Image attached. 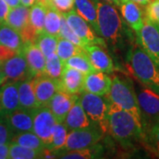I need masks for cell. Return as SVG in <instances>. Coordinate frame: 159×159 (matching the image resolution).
<instances>
[{
    "label": "cell",
    "instance_id": "cell-2",
    "mask_svg": "<svg viewBox=\"0 0 159 159\" xmlns=\"http://www.w3.org/2000/svg\"><path fill=\"white\" fill-rule=\"evenodd\" d=\"M128 62L137 79L159 94L158 66L142 46L133 45L128 53Z\"/></svg>",
    "mask_w": 159,
    "mask_h": 159
},
{
    "label": "cell",
    "instance_id": "cell-38",
    "mask_svg": "<svg viewBox=\"0 0 159 159\" xmlns=\"http://www.w3.org/2000/svg\"><path fill=\"white\" fill-rule=\"evenodd\" d=\"M148 142L155 154L159 157V121L151 127L148 134Z\"/></svg>",
    "mask_w": 159,
    "mask_h": 159
},
{
    "label": "cell",
    "instance_id": "cell-13",
    "mask_svg": "<svg viewBox=\"0 0 159 159\" xmlns=\"http://www.w3.org/2000/svg\"><path fill=\"white\" fill-rule=\"evenodd\" d=\"M19 82L8 81L0 87V118H5L20 108Z\"/></svg>",
    "mask_w": 159,
    "mask_h": 159
},
{
    "label": "cell",
    "instance_id": "cell-8",
    "mask_svg": "<svg viewBox=\"0 0 159 159\" xmlns=\"http://www.w3.org/2000/svg\"><path fill=\"white\" fill-rule=\"evenodd\" d=\"M140 45L146 51L159 67V28L147 18L142 29L137 33Z\"/></svg>",
    "mask_w": 159,
    "mask_h": 159
},
{
    "label": "cell",
    "instance_id": "cell-29",
    "mask_svg": "<svg viewBox=\"0 0 159 159\" xmlns=\"http://www.w3.org/2000/svg\"><path fill=\"white\" fill-rule=\"evenodd\" d=\"M64 66L76 69L84 74H88L91 72L96 71V69L94 68V66L91 65L85 51L68 58L66 62L64 63Z\"/></svg>",
    "mask_w": 159,
    "mask_h": 159
},
{
    "label": "cell",
    "instance_id": "cell-50",
    "mask_svg": "<svg viewBox=\"0 0 159 159\" xmlns=\"http://www.w3.org/2000/svg\"><path fill=\"white\" fill-rule=\"evenodd\" d=\"M158 28H159V27H158Z\"/></svg>",
    "mask_w": 159,
    "mask_h": 159
},
{
    "label": "cell",
    "instance_id": "cell-24",
    "mask_svg": "<svg viewBox=\"0 0 159 159\" xmlns=\"http://www.w3.org/2000/svg\"><path fill=\"white\" fill-rule=\"evenodd\" d=\"M0 44L7 46L17 52H21L24 48V43L20 32L6 23L0 24Z\"/></svg>",
    "mask_w": 159,
    "mask_h": 159
},
{
    "label": "cell",
    "instance_id": "cell-27",
    "mask_svg": "<svg viewBox=\"0 0 159 159\" xmlns=\"http://www.w3.org/2000/svg\"><path fill=\"white\" fill-rule=\"evenodd\" d=\"M61 19H62V13L52 5V3L48 5L45 20H44V31L48 34H53L59 37Z\"/></svg>",
    "mask_w": 159,
    "mask_h": 159
},
{
    "label": "cell",
    "instance_id": "cell-46",
    "mask_svg": "<svg viewBox=\"0 0 159 159\" xmlns=\"http://www.w3.org/2000/svg\"><path fill=\"white\" fill-rule=\"evenodd\" d=\"M35 1L36 0H20V2H21L23 6H27V7H31L34 5Z\"/></svg>",
    "mask_w": 159,
    "mask_h": 159
},
{
    "label": "cell",
    "instance_id": "cell-16",
    "mask_svg": "<svg viewBox=\"0 0 159 159\" xmlns=\"http://www.w3.org/2000/svg\"><path fill=\"white\" fill-rule=\"evenodd\" d=\"M85 74L76 69L65 66L60 78V89L72 95H78L84 90Z\"/></svg>",
    "mask_w": 159,
    "mask_h": 159
},
{
    "label": "cell",
    "instance_id": "cell-5",
    "mask_svg": "<svg viewBox=\"0 0 159 159\" xmlns=\"http://www.w3.org/2000/svg\"><path fill=\"white\" fill-rule=\"evenodd\" d=\"M78 101L92 123H97L100 125L102 133L109 131L107 119L108 106L102 97L83 90L80 93V97L78 98Z\"/></svg>",
    "mask_w": 159,
    "mask_h": 159
},
{
    "label": "cell",
    "instance_id": "cell-45",
    "mask_svg": "<svg viewBox=\"0 0 159 159\" xmlns=\"http://www.w3.org/2000/svg\"><path fill=\"white\" fill-rule=\"evenodd\" d=\"M5 82H6V74H5V73H4V71H3L2 67L0 66V87L3 85Z\"/></svg>",
    "mask_w": 159,
    "mask_h": 159
},
{
    "label": "cell",
    "instance_id": "cell-26",
    "mask_svg": "<svg viewBox=\"0 0 159 159\" xmlns=\"http://www.w3.org/2000/svg\"><path fill=\"white\" fill-rule=\"evenodd\" d=\"M46 11L47 6L38 0H36L29 9V24L35 29L38 34L44 31Z\"/></svg>",
    "mask_w": 159,
    "mask_h": 159
},
{
    "label": "cell",
    "instance_id": "cell-14",
    "mask_svg": "<svg viewBox=\"0 0 159 159\" xmlns=\"http://www.w3.org/2000/svg\"><path fill=\"white\" fill-rule=\"evenodd\" d=\"M77 95H72L66 92L58 90L52 97L48 103V107L58 123H64L70 109L78 101Z\"/></svg>",
    "mask_w": 159,
    "mask_h": 159
},
{
    "label": "cell",
    "instance_id": "cell-43",
    "mask_svg": "<svg viewBox=\"0 0 159 159\" xmlns=\"http://www.w3.org/2000/svg\"><path fill=\"white\" fill-rule=\"evenodd\" d=\"M9 148L10 143L0 144V159L9 158Z\"/></svg>",
    "mask_w": 159,
    "mask_h": 159
},
{
    "label": "cell",
    "instance_id": "cell-31",
    "mask_svg": "<svg viewBox=\"0 0 159 159\" xmlns=\"http://www.w3.org/2000/svg\"><path fill=\"white\" fill-rule=\"evenodd\" d=\"M85 50L80 48V46L76 45L70 42L68 40L65 39L63 37H58L57 39V45L56 53L59 57V58L62 60L63 64L66 62L68 58L73 57L74 55L80 53Z\"/></svg>",
    "mask_w": 159,
    "mask_h": 159
},
{
    "label": "cell",
    "instance_id": "cell-15",
    "mask_svg": "<svg viewBox=\"0 0 159 159\" xmlns=\"http://www.w3.org/2000/svg\"><path fill=\"white\" fill-rule=\"evenodd\" d=\"M2 119L6 120L13 134L23 132H33L34 111L19 108Z\"/></svg>",
    "mask_w": 159,
    "mask_h": 159
},
{
    "label": "cell",
    "instance_id": "cell-7",
    "mask_svg": "<svg viewBox=\"0 0 159 159\" xmlns=\"http://www.w3.org/2000/svg\"><path fill=\"white\" fill-rule=\"evenodd\" d=\"M102 134V132H100L93 125L85 129L71 130L67 134L66 142L63 150L68 151L93 147L101 140Z\"/></svg>",
    "mask_w": 159,
    "mask_h": 159
},
{
    "label": "cell",
    "instance_id": "cell-41",
    "mask_svg": "<svg viewBox=\"0 0 159 159\" xmlns=\"http://www.w3.org/2000/svg\"><path fill=\"white\" fill-rule=\"evenodd\" d=\"M17 53V51H13L11 48L6 45H3V44H0V65L7 59H9L10 57H13Z\"/></svg>",
    "mask_w": 159,
    "mask_h": 159
},
{
    "label": "cell",
    "instance_id": "cell-44",
    "mask_svg": "<svg viewBox=\"0 0 159 159\" xmlns=\"http://www.w3.org/2000/svg\"><path fill=\"white\" fill-rule=\"evenodd\" d=\"M5 1H6V4L9 6L10 8H11V7H16V6L22 5L21 2H20V0H5Z\"/></svg>",
    "mask_w": 159,
    "mask_h": 159
},
{
    "label": "cell",
    "instance_id": "cell-33",
    "mask_svg": "<svg viewBox=\"0 0 159 159\" xmlns=\"http://www.w3.org/2000/svg\"><path fill=\"white\" fill-rule=\"evenodd\" d=\"M67 127L64 123H58L57 122L53 129L52 134V141L50 146L47 148H50L53 151H58L64 149V147L66 142L67 138Z\"/></svg>",
    "mask_w": 159,
    "mask_h": 159
},
{
    "label": "cell",
    "instance_id": "cell-40",
    "mask_svg": "<svg viewBox=\"0 0 159 159\" xmlns=\"http://www.w3.org/2000/svg\"><path fill=\"white\" fill-rule=\"evenodd\" d=\"M51 3L60 12L71 11L74 6V0H51Z\"/></svg>",
    "mask_w": 159,
    "mask_h": 159
},
{
    "label": "cell",
    "instance_id": "cell-25",
    "mask_svg": "<svg viewBox=\"0 0 159 159\" xmlns=\"http://www.w3.org/2000/svg\"><path fill=\"white\" fill-rule=\"evenodd\" d=\"M75 11L79 13L87 22L89 23L93 29L99 35L97 27V6L91 0H74Z\"/></svg>",
    "mask_w": 159,
    "mask_h": 159
},
{
    "label": "cell",
    "instance_id": "cell-48",
    "mask_svg": "<svg viewBox=\"0 0 159 159\" xmlns=\"http://www.w3.org/2000/svg\"><path fill=\"white\" fill-rule=\"evenodd\" d=\"M105 1L110 2V3L114 4V5H116V6H119V4H120V0H105Z\"/></svg>",
    "mask_w": 159,
    "mask_h": 159
},
{
    "label": "cell",
    "instance_id": "cell-32",
    "mask_svg": "<svg viewBox=\"0 0 159 159\" xmlns=\"http://www.w3.org/2000/svg\"><path fill=\"white\" fill-rule=\"evenodd\" d=\"M43 150L27 148L17 143H10L9 158L11 159H35L41 158Z\"/></svg>",
    "mask_w": 159,
    "mask_h": 159
},
{
    "label": "cell",
    "instance_id": "cell-23",
    "mask_svg": "<svg viewBox=\"0 0 159 159\" xmlns=\"http://www.w3.org/2000/svg\"><path fill=\"white\" fill-rule=\"evenodd\" d=\"M5 23L20 33L29 23V7L20 5L10 8Z\"/></svg>",
    "mask_w": 159,
    "mask_h": 159
},
{
    "label": "cell",
    "instance_id": "cell-21",
    "mask_svg": "<svg viewBox=\"0 0 159 159\" xmlns=\"http://www.w3.org/2000/svg\"><path fill=\"white\" fill-rule=\"evenodd\" d=\"M18 90H19L20 108L33 111L40 107L34 94L33 78L20 81Z\"/></svg>",
    "mask_w": 159,
    "mask_h": 159
},
{
    "label": "cell",
    "instance_id": "cell-19",
    "mask_svg": "<svg viewBox=\"0 0 159 159\" xmlns=\"http://www.w3.org/2000/svg\"><path fill=\"white\" fill-rule=\"evenodd\" d=\"M111 86V79L105 73L94 71L85 74L84 90L98 96H106Z\"/></svg>",
    "mask_w": 159,
    "mask_h": 159
},
{
    "label": "cell",
    "instance_id": "cell-9",
    "mask_svg": "<svg viewBox=\"0 0 159 159\" xmlns=\"http://www.w3.org/2000/svg\"><path fill=\"white\" fill-rule=\"evenodd\" d=\"M62 13L66 18L69 27L85 43L86 45L89 44L105 45L103 40L97 36V34L94 33L93 29H91V26L89 24V22H87L75 10H71L67 12H62Z\"/></svg>",
    "mask_w": 159,
    "mask_h": 159
},
{
    "label": "cell",
    "instance_id": "cell-1",
    "mask_svg": "<svg viewBox=\"0 0 159 159\" xmlns=\"http://www.w3.org/2000/svg\"><path fill=\"white\" fill-rule=\"evenodd\" d=\"M107 119L111 135L124 144L144 136V133L137 125L134 117L126 111L108 101Z\"/></svg>",
    "mask_w": 159,
    "mask_h": 159
},
{
    "label": "cell",
    "instance_id": "cell-4",
    "mask_svg": "<svg viewBox=\"0 0 159 159\" xmlns=\"http://www.w3.org/2000/svg\"><path fill=\"white\" fill-rule=\"evenodd\" d=\"M97 11L99 35L116 43L122 32V22L117 10L110 4L97 2Z\"/></svg>",
    "mask_w": 159,
    "mask_h": 159
},
{
    "label": "cell",
    "instance_id": "cell-49",
    "mask_svg": "<svg viewBox=\"0 0 159 159\" xmlns=\"http://www.w3.org/2000/svg\"><path fill=\"white\" fill-rule=\"evenodd\" d=\"M38 1L42 2V3H43V4H45L46 6H48V5L51 4V0H38Z\"/></svg>",
    "mask_w": 159,
    "mask_h": 159
},
{
    "label": "cell",
    "instance_id": "cell-37",
    "mask_svg": "<svg viewBox=\"0 0 159 159\" xmlns=\"http://www.w3.org/2000/svg\"><path fill=\"white\" fill-rule=\"evenodd\" d=\"M146 18L159 27V0H151L147 5Z\"/></svg>",
    "mask_w": 159,
    "mask_h": 159
},
{
    "label": "cell",
    "instance_id": "cell-12",
    "mask_svg": "<svg viewBox=\"0 0 159 159\" xmlns=\"http://www.w3.org/2000/svg\"><path fill=\"white\" fill-rule=\"evenodd\" d=\"M34 90L40 106L48 105L52 97L60 89V80L43 74L33 78Z\"/></svg>",
    "mask_w": 159,
    "mask_h": 159
},
{
    "label": "cell",
    "instance_id": "cell-11",
    "mask_svg": "<svg viewBox=\"0 0 159 159\" xmlns=\"http://www.w3.org/2000/svg\"><path fill=\"white\" fill-rule=\"evenodd\" d=\"M138 103L142 114L156 124L159 121V94L148 87L142 88L136 94Z\"/></svg>",
    "mask_w": 159,
    "mask_h": 159
},
{
    "label": "cell",
    "instance_id": "cell-28",
    "mask_svg": "<svg viewBox=\"0 0 159 159\" xmlns=\"http://www.w3.org/2000/svg\"><path fill=\"white\" fill-rule=\"evenodd\" d=\"M11 142L37 150H43L46 148L44 142L34 132H23L16 134L12 136Z\"/></svg>",
    "mask_w": 159,
    "mask_h": 159
},
{
    "label": "cell",
    "instance_id": "cell-35",
    "mask_svg": "<svg viewBox=\"0 0 159 159\" xmlns=\"http://www.w3.org/2000/svg\"><path fill=\"white\" fill-rule=\"evenodd\" d=\"M62 13V12H61ZM59 36L63 37L65 39L68 40L70 42H72L73 43L76 45L80 46L82 49H85L86 43L80 38L77 34L74 32V30L69 27L67 24V21L66 20V18L62 13V19H61V25H60V29H59Z\"/></svg>",
    "mask_w": 159,
    "mask_h": 159
},
{
    "label": "cell",
    "instance_id": "cell-47",
    "mask_svg": "<svg viewBox=\"0 0 159 159\" xmlns=\"http://www.w3.org/2000/svg\"><path fill=\"white\" fill-rule=\"evenodd\" d=\"M132 1H134V3L141 5V6H147L151 0H132Z\"/></svg>",
    "mask_w": 159,
    "mask_h": 159
},
{
    "label": "cell",
    "instance_id": "cell-17",
    "mask_svg": "<svg viewBox=\"0 0 159 159\" xmlns=\"http://www.w3.org/2000/svg\"><path fill=\"white\" fill-rule=\"evenodd\" d=\"M22 51L29 65L31 77L34 78L45 74L46 58L39 47L34 43H25Z\"/></svg>",
    "mask_w": 159,
    "mask_h": 159
},
{
    "label": "cell",
    "instance_id": "cell-6",
    "mask_svg": "<svg viewBox=\"0 0 159 159\" xmlns=\"http://www.w3.org/2000/svg\"><path fill=\"white\" fill-rule=\"evenodd\" d=\"M56 123L57 120L47 105L40 106L34 111L33 132L42 139L46 147L51 145Z\"/></svg>",
    "mask_w": 159,
    "mask_h": 159
},
{
    "label": "cell",
    "instance_id": "cell-39",
    "mask_svg": "<svg viewBox=\"0 0 159 159\" xmlns=\"http://www.w3.org/2000/svg\"><path fill=\"white\" fill-rule=\"evenodd\" d=\"M13 133L8 126L6 120L0 118V144L11 143Z\"/></svg>",
    "mask_w": 159,
    "mask_h": 159
},
{
    "label": "cell",
    "instance_id": "cell-20",
    "mask_svg": "<svg viewBox=\"0 0 159 159\" xmlns=\"http://www.w3.org/2000/svg\"><path fill=\"white\" fill-rule=\"evenodd\" d=\"M119 7L125 22L136 32V34L139 33L143 26L144 19L138 4L132 0H120Z\"/></svg>",
    "mask_w": 159,
    "mask_h": 159
},
{
    "label": "cell",
    "instance_id": "cell-36",
    "mask_svg": "<svg viewBox=\"0 0 159 159\" xmlns=\"http://www.w3.org/2000/svg\"><path fill=\"white\" fill-rule=\"evenodd\" d=\"M94 147L80 149L68 150L63 155H60L61 158L65 159H90L96 157V153H94Z\"/></svg>",
    "mask_w": 159,
    "mask_h": 159
},
{
    "label": "cell",
    "instance_id": "cell-3",
    "mask_svg": "<svg viewBox=\"0 0 159 159\" xmlns=\"http://www.w3.org/2000/svg\"><path fill=\"white\" fill-rule=\"evenodd\" d=\"M106 97L108 101L129 112L136 121L140 129L143 131L142 111L138 103L136 93L130 81L120 79L117 76L113 77Z\"/></svg>",
    "mask_w": 159,
    "mask_h": 159
},
{
    "label": "cell",
    "instance_id": "cell-30",
    "mask_svg": "<svg viewBox=\"0 0 159 159\" xmlns=\"http://www.w3.org/2000/svg\"><path fill=\"white\" fill-rule=\"evenodd\" d=\"M57 39L58 37L56 35L48 34L47 32L43 31L37 35L34 43L39 47L41 51L46 57L52 53H56Z\"/></svg>",
    "mask_w": 159,
    "mask_h": 159
},
{
    "label": "cell",
    "instance_id": "cell-22",
    "mask_svg": "<svg viewBox=\"0 0 159 159\" xmlns=\"http://www.w3.org/2000/svg\"><path fill=\"white\" fill-rule=\"evenodd\" d=\"M64 124L70 130L85 129L92 126V122L85 113L79 101L74 103L66 117Z\"/></svg>",
    "mask_w": 159,
    "mask_h": 159
},
{
    "label": "cell",
    "instance_id": "cell-34",
    "mask_svg": "<svg viewBox=\"0 0 159 159\" xmlns=\"http://www.w3.org/2000/svg\"><path fill=\"white\" fill-rule=\"evenodd\" d=\"M45 74L56 80H60L64 69V64L57 53H52L46 57Z\"/></svg>",
    "mask_w": 159,
    "mask_h": 159
},
{
    "label": "cell",
    "instance_id": "cell-42",
    "mask_svg": "<svg viewBox=\"0 0 159 159\" xmlns=\"http://www.w3.org/2000/svg\"><path fill=\"white\" fill-rule=\"evenodd\" d=\"M9 9H10V7L6 4V1L0 0V24L5 23Z\"/></svg>",
    "mask_w": 159,
    "mask_h": 159
},
{
    "label": "cell",
    "instance_id": "cell-18",
    "mask_svg": "<svg viewBox=\"0 0 159 159\" xmlns=\"http://www.w3.org/2000/svg\"><path fill=\"white\" fill-rule=\"evenodd\" d=\"M84 50L91 65L97 71H100L105 74L113 72L115 68L112 59L101 47L97 44H89L86 46Z\"/></svg>",
    "mask_w": 159,
    "mask_h": 159
},
{
    "label": "cell",
    "instance_id": "cell-10",
    "mask_svg": "<svg viewBox=\"0 0 159 159\" xmlns=\"http://www.w3.org/2000/svg\"><path fill=\"white\" fill-rule=\"evenodd\" d=\"M0 66L6 74V81H21L32 78L23 51L18 52L13 57L2 63Z\"/></svg>",
    "mask_w": 159,
    "mask_h": 159
}]
</instances>
